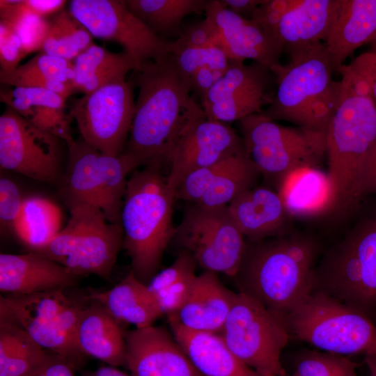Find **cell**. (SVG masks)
Listing matches in <instances>:
<instances>
[{
    "instance_id": "11a10c76",
    "label": "cell",
    "mask_w": 376,
    "mask_h": 376,
    "mask_svg": "<svg viewBox=\"0 0 376 376\" xmlns=\"http://www.w3.org/2000/svg\"><path fill=\"white\" fill-rule=\"evenodd\" d=\"M363 196L376 194V142L367 158L363 175Z\"/></svg>"
},
{
    "instance_id": "6125c7cd",
    "label": "cell",
    "mask_w": 376,
    "mask_h": 376,
    "mask_svg": "<svg viewBox=\"0 0 376 376\" xmlns=\"http://www.w3.org/2000/svg\"><path fill=\"white\" fill-rule=\"evenodd\" d=\"M370 44L372 45V49L371 50H373V51L376 52V36L374 38V40L370 42Z\"/></svg>"
},
{
    "instance_id": "816d5d0a",
    "label": "cell",
    "mask_w": 376,
    "mask_h": 376,
    "mask_svg": "<svg viewBox=\"0 0 376 376\" xmlns=\"http://www.w3.org/2000/svg\"><path fill=\"white\" fill-rule=\"evenodd\" d=\"M226 70L209 65L204 66L190 77L187 84L190 91H193L199 97L201 104L205 100L208 91L224 75Z\"/></svg>"
},
{
    "instance_id": "5b68a950",
    "label": "cell",
    "mask_w": 376,
    "mask_h": 376,
    "mask_svg": "<svg viewBox=\"0 0 376 376\" xmlns=\"http://www.w3.org/2000/svg\"><path fill=\"white\" fill-rule=\"evenodd\" d=\"M276 91L262 113L269 119L285 120L297 127L327 134L340 96V81L334 71L324 42L304 55L270 69Z\"/></svg>"
},
{
    "instance_id": "2e32d148",
    "label": "cell",
    "mask_w": 376,
    "mask_h": 376,
    "mask_svg": "<svg viewBox=\"0 0 376 376\" xmlns=\"http://www.w3.org/2000/svg\"><path fill=\"white\" fill-rule=\"evenodd\" d=\"M61 140L7 107L0 116V166L40 182L58 179Z\"/></svg>"
},
{
    "instance_id": "f907efd6",
    "label": "cell",
    "mask_w": 376,
    "mask_h": 376,
    "mask_svg": "<svg viewBox=\"0 0 376 376\" xmlns=\"http://www.w3.org/2000/svg\"><path fill=\"white\" fill-rule=\"evenodd\" d=\"M26 55L16 32L0 22V71L5 72L13 71Z\"/></svg>"
},
{
    "instance_id": "8992f818",
    "label": "cell",
    "mask_w": 376,
    "mask_h": 376,
    "mask_svg": "<svg viewBox=\"0 0 376 376\" xmlns=\"http://www.w3.org/2000/svg\"><path fill=\"white\" fill-rule=\"evenodd\" d=\"M312 290L370 318L376 311V214L327 249L315 267Z\"/></svg>"
},
{
    "instance_id": "4fadbf2b",
    "label": "cell",
    "mask_w": 376,
    "mask_h": 376,
    "mask_svg": "<svg viewBox=\"0 0 376 376\" xmlns=\"http://www.w3.org/2000/svg\"><path fill=\"white\" fill-rule=\"evenodd\" d=\"M134 84L115 81L72 102L69 113L81 137L102 154L118 156L125 150L135 113Z\"/></svg>"
},
{
    "instance_id": "9a60e30c",
    "label": "cell",
    "mask_w": 376,
    "mask_h": 376,
    "mask_svg": "<svg viewBox=\"0 0 376 376\" xmlns=\"http://www.w3.org/2000/svg\"><path fill=\"white\" fill-rule=\"evenodd\" d=\"M245 150L242 136L228 123L207 118L200 104L191 113L167 161V184L174 193L191 172Z\"/></svg>"
},
{
    "instance_id": "7dc6e473",
    "label": "cell",
    "mask_w": 376,
    "mask_h": 376,
    "mask_svg": "<svg viewBox=\"0 0 376 376\" xmlns=\"http://www.w3.org/2000/svg\"><path fill=\"white\" fill-rule=\"evenodd\" d=\"M196 277L195 272L187 274L154 296L162 315L169 316L179 311L191 293Z\"/></svg>"
},
{
    "instance_id": "f546056e",
    "label": "cell",
    "mask_w": 376,
    "mask_h": 376,
    "mask_svg": "<svg viewBox=\"0 0 376 376\" xmlns=\"http://www.w3.org/2000/svg\"><path fill=\"white\" fill-rule=\"evenodd\" d=\"M68 168L62 196L68 203H84L101 210V182L98 166L100 152L81 137L67 144Z\"/></svg>"
},
{
    "instance_id": "603a6c76",
    "label": "cell",
    "mask_w": 376,
    "mask_h": 376,
    "mask_svg": "<svg viewBox=\"0 0 376 376\" xmlns=\"http://www.w3.org/2000/svg\"><path fill=\"white\" fill-rule=\"evenodd\" d=\"M236 295L222 284L217 273L205 271L196 276L184 306L168 319L189 329L220 334Z\"/></svg>"
},
{
    "instance_id": "681fc988",
    "label": "cell",
    "mask_w": 376,
    "mask_h": 376,
    "mask_svg": "<svg viewBox=\"0 0 376 376\" xmlns=\"http://www.w3.org/2000/svg\"><path fill=\"white\" fill-rule=\"evenodd\" d=\"M212 47H219V41L214 26L205 17L203 21L183 31L175 40L171 41V53L174 49Z\"/></svg>"
},
{
    "instance_id": "f5cc1de1",
    "label": "cell",
    "mask_w": 376,
    "mask_h": 376,
    "mask_svg": "<svg viewBox=\"0 0 376 376\" xmlns=\"http://www.w3.org/2000/svg\"><path fill=\"white\" fill-rule=\"evenodd\" d=\"M350 65L367 82L376 107V52L371 50L361 54Z\"/></svg>"
},
{
    "instance_id": "e0dca14e",
    "label": "cell",
    "mask_w": 376,
    "mask_h": 376,
    "mask_svg": "<svg viewBox=\"0 0 376 376\" xmlns=\"http://www.w3.org/2000/svg\"><path fill=\"white\" fill-rule=\"evenodd\" d=\"M274 81L270 69L260 63L230 61L201 105L209 119L226 123L240 120L261 113L262 108L271 103Z\"/></svg>"
},
{
    "instance_id": "277c9868",
    "label": "cell",
    "mask_w": 376,
    "mask_h": 376,
    "mask_svg": "<svg viewBox=\"0 0 376 376\" xmlns=\"http://www.w3.org/2000/svg\"><path fill=\"white\" fill-rule=\"evenodd\" d=\"M163 168L144 166L127 180L121 212L123 248L131 260V272L145 284L158 273L164 253L173 240L174 193Z\"/></svg>"
},
{
    "instance_id": "cb8c5ba5",
    "label": "cell",
    "mask_w": 376,
    "mask_h": 376,
    "mask_svg": "<svg viewBox=\"0 0 376 376\" xmlns=\"http://www.w3.org/2000/svg\"><path fill=\"white\" fill-rule=\"evenodd\" d=\"M171 331L203 376H258L230 350L219 333L187 329L169 320Z\"/></svg>"
},
{
    "instance_id": "7c38bea8",
    "label": "cell",
    "mask_w": 376,
    "mask_h": 376,
    "mask_svg": "<svg viewBox=\"0 0 376 376\" xmlns=\"http://www.w3.org/2000/svg\"><path fill=\"white\" fill-rule=\"evenodd\" d=\"M189 252L205 271L233 278L240 266L245 237L227 205L208 207L192 203L185 212L173 238Z\"/></svg>"
},
{
    "instance_id": "f6af8a7d",
    "label": "cell",
    "mask_w": 376,
    "mask_h": 376,
    "mask_svg": "<svg viewBox=\"0 0 376 376\" xmlns=\"http://www.w3.org/2000/svg\"><path fill=\"white\" fill-rule=\"evenodd\" d=\"M24 198L17 185L10 179H0V226L1 232H13L20 214Z\"/></svg>"
},
{
    "instance_id": "9f6ffc18",
    "label": "cell",
    "mask_w": 376,
    "mask_h": 376,
    "mask_svg": "<svg viewBox=\"0 0 376 376\" xmlns=\"http://www.w3.org/2000/svg\"><path fill=\"white\" fill-rule=\"evenodd\" d=\"M28 9L33 13L40 17L56 14L62 10L66 3L63 0H24Z\"/></svg>"
},
{
    "instance_id": "9c48e42d",
    "label": "cell",
    "mask_w": 376,
    "mask_h": 376,
    "mask_svg": "<svg viewBox=\"0 0 376 376\" xmlns=\"http://www.w3.org/2000/svg\"><path fill=\"white\" fill-rule=\"evenodd\" d=\"M84 307L64 289L1 295L0 320L17 325L43 350L64 357L77 368L86 357L76 342L77 324Z\"/></svg>"
},
{
    "instance_id": "ac0fdd59",
    "label": "cell",
    "mask_w": 376,
    "mask_h": 376,
    "mask_svg": "<svg viewBox=\"0 0 376 376\" xmlns=\"http://www.w3.org/2000/svg\"><path fill=\"white\" fill-rule=\"evenodd\" d=\"M204 14L214 28L219 47L230 61L251 59L269 69L280 64L283 45L251 20L224 8L219 0L209 1Z\"/></svg>"
},
{
    "instance_id": "484cf974",
    "label": "cell",
    "mask_w": 376,
    "mask_h": 376,
    "mask_svg": "<svg viewBox=\"0 0 376 376\" xmlns=\"http://www.w3.org/2000/svg\"><path fill=\"white\" fill-rule=\"evenodd\" d=\"M276 191L292 218L333 213L335 195L327 175L318 167L298 168L285 176Z\"/></svg>"
},
{
    "instance_id": "e575fe53",
    "label": "cell",
    "mask_w": 376,
    "mask_h": 376,
    "mask_svg": "<svg viewBox=\"0 0 376 376\" xmlns=\"http://www.w3.org/2000/svg\"><path fill=\"white\" fill-rule=\"evenodd\" d=\"M260 176L245 148L232 157L227 167L196 203L208 207L227 205L242 193L256 187Z\"/></svg>"
},
{
    "instance_id": "6f0895ef",
    "label": "cell",
    "mask_w": 376,
    "mask_h": 376,
    "mask_svg": "<svg viewBox=\"0 0 376 376\" xmlns=\"http://www.w3.org/2000/svg\"><path fill=\"white\" fill-rule=\"evenodd\" d=\"M226 8L235 14L250 19L255 10L264 0H219Z\"/></svg>"
},
{
    "instance_id": "3957f363",
    "label": "cell",
    "mask_w": 376,
    "mask_h": 376,
    "mask_svg": "<svg viewBox=\"0 0 376 376\" xmlns=\"http://www.w3.org/2000/svg\"><path fill=\"white\" fill-rule=\"evenodd\" d=\"M320 247L311 237L289 233L261 240L245 238L233 277L239 292L275 314H285L312 290Z\"/></svg>"
},
{
    "instance_id": "d6a6232c",
    "label": "cell",
    "mask_w": 376,
    "mask_h": 376,
    "mask_svg": "<svg viewBox=\"0 0 376 376\" xmlns=\"http://www.w3.org/2000/svg\"><path fill=\"white\" fill-rule=\"evenodd\" d=\"M208 0H127L130 10L159 37L182 33L183 19L190 14L205 13Z\"/></svg>"
},
{
    "instance_id": "d4e9b609",
    "label": "cell",
    "mask_w": 376,
    "mask_h": 376,
    "mask_svg": "<svg viewBox=\"0 0 376 376\" xmlns=\"http://www.w3.org/2000/svg\"><path fill=\"white\" fill-rule=\"evenodd\" d=\"M376 36V0H340L324 42L334 71L357 48Z\"/></svg>"
},
{
    "instance_id": "83f0119b",
    "label": "cell",
    "mask_w": 376,
    "mask_h": 376,
    "mask_svg": "<svg viewBox=\"0 0 376 376\" xmlns=\"http://www.w3.org/2000/svg\"><path fill=\"white\" fill-rule=\"evenodd\" d=\"M119 323L143 328L152 325L162 315L157 302L147 284L130 272L112 288L89 295Z\"/></svg>"
},
{
    "instance_id": "c3c4849f",
    "label": "cell",
    "mask_w": 376,
    "mask_h": 376,
    "mask_svg": "<svg viewBox=\"0 0 376 376\" xmlns=\"http://www.w3.org/2000/svg\"><path fill=\"white\" fill-rule=\"evenodd\" d=\"M300 0H264L255 10L250 20L268 33L276 36L278 25L283 15Z\"/></svg>"
},
{
    "instance_id": "44dd1931",
    "label": "cell",
    "mask_w": 376,
    "mask_h": 376,
    "mask_svg": "<svg viewBox=\"0 0 376 376\" xmlns=\"http://www.w3.org/2000/svg\"><path fill=\"white\" fill-rule=\"evenodd\" d=\"M228 209L246 239L261 240L290 233L292 218L274 189L256 186L232 201Z\"/></svg>"
},
{
    "instance_id": "7a4b0ae2",
    "label": "cell",
    "mask_w": 376,
    "mask_h": 376,
    "mask_svg": "<svg viewBox=\"0 0 376 376\" xmlns=\"http://www.w3.org/2000/svg\"><path fill=\"white\" fill-rule=\"evenodd\" d=\"M340 96L327 132V175L334 195V213L346 216L363 197V175L376 142V107L367 82L350 65H342Z\"/></svg>"
},
{
    "instance_id": "db71d44e",
    "label": "cell",
    "mask_w": 376,
    "mask_h": 376,
    "mask_svg": "<svg viewBox=\"0 0 376 376\" xmlns=\"http://www.w3.org/2000/svg\"><path fill=\"white\" fill-rule=\"evenodd\" d=\"M43 367L47 376H75L72 365L56 354L47 352Z\"/></svg>"
},
{
    "instance_id": "60d3db41",
    "label": "cell",
    "mask_w": 376,
    "mask_h": 376,
    "mask_svg": "<svg viewBox=\"0 0 376 376\" xmlns=\"http://www.w3.org/2000/svg\"><path fill=\"white\" fill-rule=\"evenodd\" d=\"M21 116L38 128L65 141L66 145L74 140L70 130L73 118L65 112V109L35 107Z\"/></svg>"
},
{
    "instance_id": "5bb4252c",
    "label": "cell",
    "mask_w": 376,
    "mask_h": 376,
    "mask_svg": "<svg viewBox=\"0 0 376 376\" xmlns=\"http://www.w3.org/2000/svg\"><path fill=\"white\" fill-rule=\"evenodd\" d=\"M68 10L93 36L120 44L136 69L171 53V41L159 37L134 15L125 1L72 0Z\"/></svg>"
},
{
    "instance_id": "ba28073f",
    "label": "cell",
    "mask_w": 376,
    "mask_h": 376,
    "mask_svg": "<svg viewBox=\"0 0 376 376\" xmlns=\"http://www.w3.org/2000/svg\"><path fill=\"white\" fill-rule=\"evenodd\" d=\"M70 218L47 245L31 252L47 257L79 276L109 279L123 246L121 224L107 221L102 210L84 203H66Z\"/></svg>"
},
{
    "instance_id": "ab89813d",
    "label": "cell",
    "mask_w": 376,
    "mask_h": 376,
    "mask_svg": "<svg viewBox=\"0 0 376 376\" xmlns=\"http://www.w3.org/2000/svg\"><path fill=\"white\" fill-rule=\"evenodd\" d=\"M233 156L189 173L175 190V200H184L191 203L199 202L215 179L227 167Z\"/></svg>"
},
{
    "instance_id": "94428289",
    "label": "cell",
    "mask_w": 376,
    "mask_h": 376,
    "mask_svg": "<svg viewBox=\"0 0 376 376\" xmlns=\"http://www.w3.org/2000/svg\"><path fill=\"white\" fill-rule=\"evenodd\" d=\"M32 376H47L44 370V367H42L40 370H38Z\"/></svg>"
},
{
    "instance_id": "ee69618b",
    "label": "cell",
    "mask_w": 376,
    "mask_h": 376,
    "mask_svg": "<svg viewBox=\"0 0 376 376\" xmlns=\"http://www.w3.org/2000/svg\"><path fill=\"white\" fill-rule=\"evenodd\" d=\"M0 82L14 87H36L47 89L66 99L75 93L74 88L68 84L46 77L36 72L23 71L17 68L12 72L0 71Z\"/></svg>"
},
{
    "instance_id": "8d00e7d4",
    "label": "cell",
    "mask_w": 376,
    "mask_h": 376,
    "mask_svg": "<svg viewBox=\"0 0 376 376\" xmlns=\"http://www.w3.org/2000/svg\"><path fill=\"white\" fill-rule=\"evenodd\" d=\"M299 376H359V364L350 357L320 350H306L295 359Z\"/></svg>"
},
{
    "instance_id": "91938a15",
    "label": "cell",
    "mask_w": 376,
    "mask_h": 376,
    "mask_svg": "<svg viewBox=\"0 0 376 376\" xmlns=\"http://www.w3.org/2000/svg\"><path fill=\"white\" fill-rule=\"evenodd\" d=\"M370 376H376V354L366 355L363 359Z\"/></svg>"
},
{
    "instance_id": "8fae6325",
    "label": "cell",
    "mask_w": 376,
    "mask_h": 376,
    "mask_svg": "<svg viewBox=\"0 0 376 376\" xmlns=\"http://www.w3.org/2000/svg\"><path fill=\"white\" fill-rule=\"evenodd\" d=\"M220 334L258 376H286L281 357L291 337L277 315L256 300L237 292Z\"/></svg>"
},
{
    "instance_id": "be15d7a7",
    "label": "cell",
    "mask_w": 376,
    "mask_h": 376,
    "mask_svg": "<svg viewBox=\"0 0 376 376\" xmlns=\"http://www.w3.org/2000/svg\"><path fill=\"white\" fill-rule=\"evenodd\" d=\"M292 376H299V375L296 373L294 372Z\"/></svg>"
},
{
    "instance_id": "ffe728a7",
    "label": "cell",
    "mask_w": 376,
    "mask_h": 376,
    "mask_svg": "<svg viewBox=\"0 0 376 376\" xmlns=\"http://www.w3.org/2000/svg\"><path fill=\"white\" fill-rule=\"evenodd\" d=\"M79 276L38 253L0 254V290L26 295L75 285Z\"/></svg>"
},
{
    "instance_id": "680465c9",
    "label": "cell",
    "mask_w": 376,
    "mask_h": 376,
    "mask_svg": "<svg viewBox=\"0 0 376 376\" xmlns=\"http://www.w3.org/2000/svg\"><path fill=\"white\" fill-rule=\"evenodd\" d=\"M84 376H132L118 370L114 366H102L93 372L84 373Z\"/></svg>"
},
{
    "instance_id": "f1b7e54d",
    "label": "cell",
    "mask_w": 376,
    "mask_h": 376,
    "mask_svg": "<svg viewBox=\"0 0 376 376\" xmlns=\"http://www.w3.org/2000/svg\"><path fill=\"white\" fill-rule=\"evenodd\" d=\"M76 92L88 94L109 84L125 80L127 74L137 68L132 57L125 51L112 52L95 43L74 61Z\"/></svg>"
},
{
    "instance_id": "b9f144b4",
    "label": "cell",
    "mask_w": 376,
    "mask_h": 376,
    "mask_svg": "<svg viewBox=\"0 0 376 376\" xmlns=\"http://www.w3.org/2000/svg\"><path fill=\"white\" fill-rule=\"evenodd\" d=\"M25 6L24 11L13 23H3L16 32L25 52L29 54L41 50L49 31V20L33 13L26 4Z\"/></svg>"
},
{
    "instance_id": "7402d4cb",
    "label": "cell",
    "mask_w": 376,
    "mask_h": 376,
    "mask_svg": "<svg viewBox=\"0 0 376 376\" xmlns=\"http://www.w3.org/2000/svg\"><path fill=\"white\" fill-rule=\"evenodd\" d=\"M340 3V0H300L283 15L276 29L283 52L294 59L325 42Z\"/></svg>"
},
{
    "instance_id": "bcb514c9",
    "label": "cell",
    "mask_w": 376,
    "mask_h": 376,
    "mask_svg": "<svg viewBox=\"0 0 376 376\" xmlns=\"http://www.w3.org/2000/svg\"><path fill=\"white\" fill-rule=\"evenodd\" d=\"M197 263L191 254L180 250L174 262L168 267L157 273L147 284L155 296L182 277L194 273Z\"/></svg>"
},
{
    "instance_id": "f35d334b",
    "label": "cell",
    "mask_w": 376,
    "mask_h": 376,
    "mask_svg": "<svg viewBox=\"0 0 376 376\" xmlns=\"http://www.w3.org/2000/svg\"><path fill=\"white\" fill-rule=\"evenodd\" d=\"M171 53L174 55L180 73L187 83L198 69L204 66L226 70L230 61L224 52L217 47L174 49Z\"/></svg>"
},
{
    "instance_id": "52a82bcc",
    "label": "cell",
    "mask_w": 376,
    "mask_h": 376,
    "mask_svg": "<svg viewBox=\"0 0 376 376\" xmlns=\"http://www.w3.org/2000/svg\"><path fill=\"white\" fill-rule=\"evenodd\" d=\"M276 315L290 337L320 351L376 354V325L371 318L322 292L311 290L290 311Z\"/></svg>"
},
{
    "instance_id": "4dcf8cb0",
    "label": "cell",
    "mask_w": 376,
    "mask_h": 376,
    "mask_svg": "<svg viewBox=\"0 0 376 376\" xmlns=\"http://www.w3.org/2000/svg\"><path fill=\"white\" fill-rule=\"evenodd\" d=\"M62 214L52 201L33 195L24 198L14 233L29 251H36L49 243L60 232Z\"/></svg>"
},
{
    "instance_id": "4316f807",
    "label": "cell",
    "mask_w": 376,
    "mask_h": 376,
    "mask_svg": "<svg viewBox=\"0 0 376 376\" xmlns=\"http://www.w3.org/2000/svg\"><path fill=\"white\" fill-rule=\"evenodd\" d=\"M82 309L76 328V342L86 356L109 366L126 367L125 333L116 321L98 302Z\"/></svg>"
},
{
    "instance_id": "1f68e13d",
    "label": "cell",
    "mask_w": 376,
    "mask_h": 376,
    "mask_svg": "<svg viewBox=\"0 0 376 376\" xmlns=\"http://www.w3.org/2000/svg\"><path fill=\"white\" fill-rule=\"evenodd\" d=\"M47 353L23 329L0 320V376H32L43 367Z\"/></svg>"
},
{
    "instance_id": "6da1fadb",
    "label": "cell",
    "mask_w": 376,
    "mask_h": 376,
    "mask_svg": "<svg viewBox=\"0 0 376 376\" xmlns=\"http://www.w3.org/2000/svg\"><path fill=\"white\" fill-rule=\"evenodd\" d=\"M133 71L130 80L138 87L139 95L123 152L139 166L164 168L182 128L200 104L190 97L172 53L148 61Z\"/></svg>"
},
{
    "instance_id": "74e56055",
    "label": "cell",
    "mask_w": 376,
    "mask_h": 376,
    "mask_svg": "<svg viewBox=\"0 0 376 376\" xmlns=\"http://www.w3.org/2000/svg\"><path fill=\"white\" fill-rule=\"evenodd\" d=\"M0 100L21 115L35 107L65 109L66 98L41 88L14 87L1 88Z\"/></svg>"
},
{
    "instance_id": "30bf717a",
    "label": "cell",
    "mask_w": 376,
    "mask_h": 376,
    "mask_svg": "<svg viewBox=\"0 0 376 376\" xmlns=\"http://www.w3.org/2000/svg\"><path fill=\"white\" fill-rule=\"evenodd\" d=\"M239 121L250 159L276 191L289 173L301 167H318L326 155L325 133L283 126L262 112Z\"/></svg>"
},
{
    "instance_id": "d590c367",
    "label": "cell",
    "mask_w": 376,
    "mask_h": 376,
    "mask_svg": "<svg viewBox=\"0 0 376 376\" xmlns=\"http://www.w3.org/2000/svg\"><path fill=\"white\" fill-rule=\"evenodd\" d=\"M93 44L88 30L69 10H62L49 20L40 52L73 61Z\"/></svg>"
},
{
    "instance_id": "836d02e7",
    "label": "cell",
    "mask_w": 376,
    "mask_h": 376,
    "mask_svg": "<svg viewBox=\"0 0 376 376\" xmlns=\"http://www.w3.org/2000/svg\"><path fill=\"white\" fill-rule=\"evenodd\" d=\"M98 166L101 182V210L108 221L121 224V212L125 195L127 175L140 166L127 152L110 156L100 152Z\"/></svg>"
},
{
    "instance_id": "d6986e66",
    "label": "cell",
    "mask_w": 376,
    "mask_h": 376,
    "mask_svg": "<svg viewBox=\"0 0 376 376\" xmlns=\"http://www.w3.org/2000/svg\"><path fill=\"white\" fill-rule=\"evenodd\" d=\"M125 341L126 367L132 376H203L164 327L128 331Z\"/></svg>"
},
{
    "instance_id": "7bdbcfd3",
    "label": "cell",
    "mask_w": 376,
    "mask_h": 376,
    "mask_svg": "<svg viewBox=\"0 0 376 376\" xmlns=\"http://www.w3.org/2000/svg\"><path fill=\"white\" fill-rule=\"evenodd\" d=\"M17 68L23 71L38 73L73 87L75 79L73 61L40 52L24 64L19 65Z\"/></svg>"
}]
</instances>
